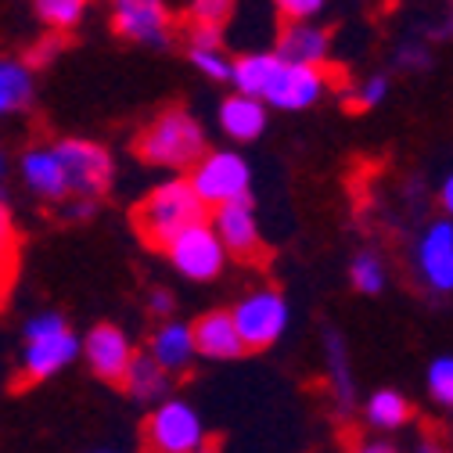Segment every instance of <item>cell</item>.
<instances>
[{
    "label": "cell",
    "instance_id": "1",
    "mask_svg": "<svg viewBox=\"0 0 453 453\" xmlns=\"http://www.w3.org/2000/svg\"><path fill=\"white\" fill-rule=\"evenodd\" d=\"M231 80L242 94L273 108H306L327 87V73L320 65L285 62L280 54H245L238 65H231Z\"/></svg>",
    "mask_w": 453,
    "mask_h": 453
},
{
    "label": "cell",
    "instance_id": "2",
    "mask_svg": "<svg viewBox=\"0 0 453 453\" xmlns=\"http://www.w3.org/2000/svg\"><path fill=\"white\" fill-rule=\"evenodd\" d=\"M209 205L195 195L191 180L188 177H177V180H165L158 188H151L137 209H134V231L141 234V242L155 252H162L169 242H173L184 226L205 219Z\"/></svg>",
    "mask_w": 453,
    "mask_h": 453
},
{
    "label": "cell",
    "instance_id": "3",
    "mask_svg": "<svg viewBox=\"0 0 453 453\" xmlns=\"http://www.w3.org/2000/svg\"><path fill=\"white\" fill-rule=\"evenodd\" d=\"M137 155L148 165L162 169H191L205 155V130L184 108H165L162 116L137 137Z\"/></svg>",
    "mask_w": 453,
    "mask_h": 453
},
{
    "label": "cell",
    "instance_id": "4",
    "mask_svg": "<svg viewBox=\"0 0 453 453\" xmlns=\"http://www.w3.org/2000/svg\"><path fill=\"white\" fill-rule=\"evenodd\" d=\"M144 446L158 453H198V449H209L212 442L191 403L165 400L144 421Z\"/></svg>",
    "mask_w": 453,
    "mask_h": 453
},
{
    "label": "cell",
    "instance_id": "5",
    "mask_svg": "<svg viewBox=\"0 0 453 453\" xmlns=\"http://www.w3.org/2000/svg\"><path fill=\"white\" fill-rule=\"evenodd\" d=\"M188 180L195 188V195L212 209L219 202H231V198H242L249 195V184H252V169L242 155L234 151H205L191 169H188Z\"/></svg>",
    "mask_w": 453,
    "mask_h": 453
},
{
    "label": "cell",
    "instance_id": "6",
    "mask_svg": "<svg viewBox=\"0 0 453 453\" xmlns=\"http://www.w3.org/2000/svg\"><path fill=\"white\" fill-rule=\"evenodd\" d=\"M65 169V180H69V195H83V198H101L111 188V155L108 148L94 144V141H80V137H65L54 144Z\"/></svg>",
    "mask_w": 453,
    "mask_h": 453
},
{
    "label": "cell",
    "instance_id": "7",
    "mask_svg": "<svg viewBox=\"0 0 453 453\" xmlns=\"http://www.w3.org/2000/svg\"><path fill=\"white\" fill-rule=\"evenodd\" d=\"M162 252L169 256V263H173L188 280H212V277L223 273V263H226V249L216 238L212 223H205V219L184 226V231Z\"/></svg>",
    "mask_w": 453,
    "mask_h": 453
},
{
    "label": "cell",
    "instance_id": "8",
    "mask_svg": "<svg viewBox=\"0 0 453 453\" xmlns=\"http://www.w3.org/2000/svg\"><path fill=\"white\" fill-rule=\"evenodd\" d=\"M231 320H234V327L242 334L245 353L249 349H270L288 327V303L280 299L277 292L263 288V292H252L249 299H242L231 310Z\"/></svg>",
    "mask_w": 453,
    "mask_h": 453
},
{
    "label": "cell",
    "instance_id": "9",
    "mask_svg": "<svg viewBox=\"0 0 453 453\" xmlns=\"http://www.w3.org/2000/svg\"><path fill=\"white\" fill-rule=\"evenodd\" d=\"M80 353V338L65 327L58 331H40V334H26V353H22V364H19V388L26 385H36V381H47L54 378L62 367H69Z\"/></svg>",
    "mask_w": 453,
    "mask_h": 453
},
{
    "label": "cell",
    "instance_id": "10",
    "mask_svg": "<svg viewBox=\"0 0 453 453\" xmlns=\"http://www.w3.org/2000/svg\"><path fill=\"white\" fill-rule=\"evenodd\" d=\"M212 231L223 242V249L238 259H259L263 256V238H259V219L252 209V198H231L212 205Z\"/></svg>",
    "mask_w": 453,
    "mask_h": 453
},
{
    "label": "cell",
    "instance_id": "11",
    "mask_svg": "<svg viewBox=\"0 0 453 453\" xmlns=\"http://www.w3.org/2000/svg\"><path fill=\"white\" fill-rule=\"evenodd\" d=\"M111 26L119 36L148 47H165L173 36L162 0H111Z\"/></svg>",
    "mask_w": 453,
    "mask_h": 453
},
{
    "label": "cell",
    "instance_id": "12",
    "mask_svg": "<svg viewBox=\"0 0 453 453\" xmlns=\"http://www.w3.org/2000/svg\"><path fill=\"white\" fill-rule=\"evenodd\" d=\"M83 357H87L90 371L101 381L123 385V374H127V367L134 360V346H130V338L116 324H97L83 338Z\"/></svg>",
    "mask_w": 453,
    "mask_h": 453
},
{
    "label": "cell",
    "instance_id": "13",
    "mask_svg": "<svg viewBox=\"0 0 453 453\" xmlns=\"http://www.w3.org/2000/svg\"><path fill=\"white\" fill-rule=\"evenodd\" d=\"M19 173H22L26 188L43 202H65L69 198V180H65L62 158L47 144H33L19 155Z\"/></svg>",
    "mask_w": 453,
    "mask_h": 453
},
{
    "label": "cell",
    "instance_id": "14",
    "mask_svg": "<svg viewBox=\"0 0 453 453\" xmlns=\"http://www.w3.org/2000/svg\"><path fill=\"white\" fill-rule=\"evenodd\" d=\"M418 266L435 292H453V223H432L421 245Z\"/></svg>",
    "mask_w": 453,
    "mask_h": 453
},
{
    "label": "cell",
    "instance_id": "15",
    "mask_svg": "<svg viewBox=\"0 0 453 453\" xmlns=\"http://www.w3.org/2000/svg\"><path fill=\"white\" fill-rule=\"evenodd\" d=\"M195 334V353L205 360H238L245 353L242 346V334L231 320V313H205L198 317V324L191 327Z\"/></svg>",
    "mask_w": 453,
    "mask_h": 453
},
{
    "label": "cell",
    "instance_id": "16",
    "mask_svg": "<svg viewBox=\"0 0 453 453\" xmlns=\"http://www.w3.org/2000/svg\"><path fill=\"white\" fill-rule=\"evenodd\" d=\"M266 127V104L252 94H234L219 104V130L234 141H256Z\"/></svg>",
    "mask_w": 453,
    "mask_h": 453
},
{
    "label": "cell",
    "instance_id": "17",
    "mask_svg": "<svg viewBox=\"0 0 453 453\" xmlns=\"http://www.w3.org/2000/svg\"><path fill=\"white\" fill-rule=\"evenodd\" d=\"M277 54L285 62H299V65H324L327 58V33L310 26V19L292 22L277 40Z\"/></svg>",
    "mask_w": 453,
    "mask_h": 453
},
{
    "label": "cell",
    "instance_id": "18",
    "mask_svg": "<svg viewBox=\"0 0 453 453\" xmlns=\"http://www.w3.org/2000/svg\"><path fill=\"white\" fill-rule=\"evenodd\" d=\"M169 374L173 371H188L191 360H195V334L188 324H177V320H165L155 334H151V349H148Z\"/></svg>",
    "mask_w": 453,
    "mask_h": 453
},
{
    "label": "cell",
    "instance_id": "19",
    "mask_svg": "<svg viewBox=\"0 0 453 453\" xmlns=\"http://www.w3.org/2000/svg\"><path fill=\"white\" fill-rule=\"evenodd\" d=\"M123 388L141 403H158L169 392V371L151 353H134V360L123 374Z\"/></svg>",
    "mask_w": 453,
    "mask_h": 453
},
{
    "label": "cell",
    "instance_id": "20",
    "mask_svg": "<svg viewBox=\"0 0 453 453\" xmlns=\"http://www.w3.org/2000/svg\"><path fill=\"white\" fill-rule=\"evenodd\" d=\"M33 101V65L19 58H0V119L29 108Z\"/></svg>",
    "mask_w": 453,
    "mask_h": 453
},
{
    "label": "cell",
    "instance_id": "21",
    "mask_svg": "<svg viewBox=\"0 0 453 453\" xmlns=\"http://www.w3.org/2000/svg\"><path fill=\"white\" fill-rule=\"evenodd\" d=\"M19 252H22V242H19V231H15V216H12V205H8V191H4V184H0V303L8 299V292L15 285Z\"/></svg>",
    "mask_w": 453,
    "mask_h": 453
},
{
    "label": "cell",
    "instance_id": "22",
    "mask_svg": "<svg viewBox=\"0 0 453 453\" xmlns=\"http://www.w3.org/2000/svg\"><path fill=\"white\" fill-rule=\"evenodd\" d=\"M411 418V407L400 392H374L371 400H367V421L381 432H395V428H403Z\"/></svg>",
    "mask_w": 453,
    "mask_h": 453
},
{
    "label": "cell",
    "instance_id": "23",
    "mask_svg": "<svg viewBox=\"0 0 453 453\" xmlns=\"http://www.w3.org/2000/svg\"><path fill=\"white\" fill-rule=\"evenodd\" d=\"M33 8L50 33H73L87 15V0H33Z\"/></svg>",
    "mask_w": 453,
    "mask_h": 453
},
{
    "label": "cell",
    "instance_id": "24",
    "mask_svg": "<svg viewBox=\"0 0 453 453\" xmlns=\"http://www.w3.org/2000/svg\"><path fill=\"white\" fill-rule=\"evenodd\" d=\"M428 392L435 395V403L453 407V357H439L428 367Z\"/></svg>",
    "mask_w": 453,
    "mask_h": 453
},
{
    "label": "cell",
    "instance_id": "25",
    "mask_svg": "<svg viewBox=\"0 0 453 453\" xmlns=\"http://www.w3.org/2000/svg\"><path fill=\"white\" fill-rule=\"evenodd\" d=\"M188 58L198 73H205L209 80H231V62L219 54V47H191Z\"/></svg>",
    "mask_w": 453,
    "mask_h": 453
},
{
    "label": "cell",
    "instance_id": "26",
    "mask_svg": "<svg viewBox=\"0 0 453 453\" xmlns=\"http://www.w3.org/2000/svg\"><path fill=\"white\" fill-rule=\"evenodd\" d=\"M353 285H357L360 292H367V296H378V292L385 288V266H381V259L360 256V259L353 263Z\"/></svg>",
    "mask_w": 453,
    "mask_h": 453
},
{
    "label": "cell",
    "instance_id": "27",
    "mask_svg": "<svg viewBox=\"0 0 453 453\" xmlns=\"http://www.w3.org/2000/svg\"><path fill=\"white\" fill-rule=\"evenodd\" d=\"M234 12V0H191V22H216L223 26Z\"/></svg>",
    "mask_w": 453,
    "mask_h": 453
},
{
    "label": "cell",
    "instance_id": "28",
    "mask_svg": "<svg viewBox=\"0 0 453 453\" xmlns=\"http://www.w3.org/2000/svg\"><path fill=\"white\" fill-rule=\"evenodd\" d=\"M273 4H277V12L285 15L288 22H299V19H313V15H320L324 0H273Z\"/></svg>",
    "mask_w": 453,
    "mask_h": 453
},
{
    "label": "cell",
    "instance_id": "29",
    "mask_svg": "<svg viewBox=\"0 0 453 453\" xmlns=\"http://www.w3.org/2000/svg\"><path fill=\"white\" fill-rule=\"evenodd\" d=\"M62 47H65V33H50V29H47V36L29 50V58H26V62H29V65H43V62H50Z\"/></svg>",
    "mask_w": 453,
    "mask_h": 453
},
{
    "label": "cell",
    "instance_id": "30",
    "mask_svg": "<svg viewBox=\"0 0 453 453\" xmlns=\"http://www.w3.org/2000/svg\"><path fill=\"white\" fill-rule=\"evenodd\" d=\"M188 36H191V47H223V26L216 22H191Z\"/></svg>",
    "mask_w": 453,
    "mask_h": 453
},
{
    "label": "cell",
    "instance_id": "31",
    "mask_svg": "<svg viewBox=\"0 0 453 453\" xmlns=\"http://www.w3.org/2000/svg\"><path fill=\"white\" fill-rule=\"evenodd\" d=\"M385 90H388V83H385L381 76H378V80H371V83L360 90V104H364V108H374V104L385 97Z\"/></svg>",
    "mask_w": 453,
    "mask_h": 453
},
{
    "label": "cell",
    "instance_id": "32",
    "mask_svg": "<svg viewBox=\"0 0 453 453\" xmlns=\"http://www.w3.org/2000/svg\"><path fill=\"white\" fill-rule=\"evenodd\" d=\"M148 310L155 317H169V313H173V296H169V292H155L151 303H148Z\"/></svg>",
    "mask_w": 453,
    "mask_h": 453
},
{
    "label": "cell",
    "instance_id": "33",
    "mask_svg": "<svg viewBox=\"0 0 453 453\" xmlns=\"http://www.w3.org/2000/svg\"><path fill=\"white\" fill-rule=\"evenodd\" d=\"M442 205H446V212L453 216V177L442 184Z\"/></svg>",
    "mask_w": 453,
    "mask_h": 453
},
{
    "label": "cell",
    "instance_id": "34",
    "mask_svg": "<svg viewBox=\"0 0 453 453\" xmlns=\"http://www.w3.org/2000/svg\"><path fill=\"white\" fill-rule=\"evenodd\" d=\"M8 169H12V158H8V151H4V148H0V184L8 180Z\"/></svg>",
    "mask_w": 453,
    "mask_h": 453
}]
</instances>
